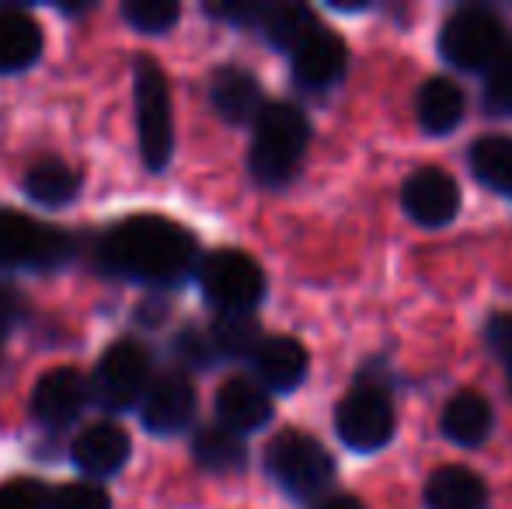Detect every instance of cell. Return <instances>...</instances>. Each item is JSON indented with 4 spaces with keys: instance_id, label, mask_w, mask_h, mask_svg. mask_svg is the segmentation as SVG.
<instances>
[{
    "instance_id": "d6986e66",
    "label": "cell",
    "mask_w": 512,
    "mask_h": 509,
    "mask_svg": "<svg viewBox=\"0 0 512 509\" xmlns=\"http://www.w3.org/2000/svg\"><path fill=\"white\" fill-rule=\"evenodd\" d=\"M488 503V485L471 468H446L432 471L425 482V506L429 509H485Z\"/></svg>"
},
{
    "instance_id": "4dcf8cb0",
    "label": "cell",
    "mask_w": 512,
    "mask_h": 509,
    "mask_svg": "<svg viewBox=\"0 0 512 509\" xmlns=\"http://www.w3.org/2000/svg\"><path fill=\"white\" fill-rule=\"evenodd\" d=\"M206 11L220 21H230V25H255V21H262L265 4H255V0H227V4H206Z\"/></svg>"
},
{
    "instance_id": "52a82bcc",
    "label": "cell",
    "mask_w": 512,
    "mask_h": 509,
    "mask_svg": "<svg viewBox=\"0 0 512 509\" xmlns=\"http://www.w3.org/2000/svg\"><path fill=\"white\" fill-rule=\"evenodd\" d=\"M74 255L70 234L25 217L0 210V265L7 269H56Z\"/></svg>"
},
{
    "instance_id": "ac0fdd59",
    "label": "cell",
    "mask_w": 512,
    "mask_h": 509,
    "mask_svg": "<svg viewBox=\"0 0 512 509\" xmlns=\"http://www.w3.org/2000/svg\"><path fill=\"white\" fill-rule=\"evenodd\" d=\"M467 112V98L460 91V84H453L450 77H432L418 88L415 98V116L422 123L425 133L432 136H446L464 123Z\"/></svg>"
},
{
    "instance_id": "7a4b0ae2",
    "label": "cell",
    "mask_w": 512,
    "mask_h": 509,
    "mask_svg": "<svg viewBox=\"0 0 512 509\" xmlns=\"http://www.w3.org/2000/svg\"><path fill=\"white\" fill-rule=\"evenodd\" d=\"M310 140L307 116L290 102L262 105L251 140V175L262 185H286L297 175Z\"/></svg>"
},
{
    "instance_id": "4316f807",
    "label": "cell",
    "mask_w": 512,
    "mask_h": 509,
    "mask_svg": "<svg viewBox=\"0 0 512 509\" xmlns=\"http://www.w3.org/2000/svg\"><path fill=\"white\" fill-rule=\"evenodd\" d=\"M122 18L136 28V32H168L178 18H182V7L175 0H126L122 4Z\"/></svg>"
},
{
    "instance_id": "ba28073f",
    "label": "cell",
    "mask_w": 512,
    "mask_h": 509,
    "mask_svg": "<svg viewBox=\"0 0 512 509\" xmlns=\"http://www.w3.org/2000/svg\"><path fill=\"white\" fill-rule=\"evenodd\" d=\"M150 387V356L136 342H115L102 356L91 381V398L105 408V412H126V408L140 405L143 394Z\"/></svg>"
},
{
    "instance_id": "3957f363",
    "label": "cell",
    "mask_w": 512,
    "mask_h": 509,
    "mask_svg": "<svg viewBox=\"0 0 512 509\" xmlns=\"http://www.w3.org/2000/svg\"><path fill=\"white\" fill-rule=\"evenodd\" d=\"M136 102V136H140V157L150 171H164L175 154V123H171V91L168 77L154 60L136 63L133 81Z\"/></svg>"
},
{
    "instance_id": "2e32d148",
    "label": "cell",
    "mask_w": 512,
    "mask_h": 509,
    "mask_svg": "<svg viewBox=\"0 0 512 509\" xmlns=\"http://www.w3.org/2000/svg\"><path fill=\"white\" fill-rule=\"evenodd\" d=\"M126 461H129V436L115 422L88 426L74 440V464L81 468V475L108 478L126 468Z\"/></svg>"
},
{
    "instance_id": "1f68e13d",
    "label": "cell",
    "mask_w": 512,
    "mask_h": 509,
    "mask_svg": "<svg viewBox=\"0 0 512 509\" xmlns=\"http://www.w3.org/2000/svg\"><path fill=\"white\" fill-rule=\"evenodd\" d=\"M488 346H492V353L502 360V367H506V374H509V384H512V314H495V318L488 321Z\"/></svg>"
},
{
    "instance_id": "7c38bea8",
    "label": "cell",
    "mask_w": 512,
    "mask_h": 509,
    "mask_svg": "<svg viewBox=\"0 0 512 509\" xmlns=\"http://www.w3.org/2000/svg\"><path fill=\"white\" fill-rule=\"evenodd\" d=\"M88 381L74 367H56L39 377L32 391V415L42 426H70L88 405Z\"/></svg>"
},
{
    "instance_id": "44dd1931",
    "label": "cell",
    "mask_w": 512,
    "mask_h": 509,
    "mask_svg": "<svg viewBox=\"0 0 512 509\" xmlns=\"http://www.w3.org/2000/svg\"><path fill=\"white\" fill-rule=\"evenodd\" d=\"M42 56V28L25 11H0V74H21Z\"/></svg>"
},
{
    "instance_id": "836d02e7",
    "label": "cell",
    "mask_w": 512,
    "mask_h": 509,
    "mask_svg": "<svg viewBox=\"0 0 512 509\" xmlns=\"http://www.w3.org/2000/svg\"><path fill=\"white\" fill-rule=\"evenodd\" d=\"M25 297L14 286L0 283V332H11L21 318H25Z\"/></svg>"
},
{
    "instance_id": "7402d4cb",
    "label": "cell",
    "mask_w": 512,
    "mask_h": 509,
    "mask_svg": "<svg viewBox=\"0 0 512 509\" xmlns=\"http://www.w3.org/2000/svg\"><path fill=\"white\" fill-rule=\"evenodd\" d=\"M25 196L42 206H67L81 192V175L63 161H35L25 171Z\"/></svg>"
},
{
    "instance_id": "8992f818",
    "label": "cell",
    "mask_w": 512,
    "mask_h": 509,
    "mask_svg": "<svg viewBox=\"0 0 512 509\" xmlns=\"http://www.w3.org/2000/svg\"><path fill=\"white\" fill-rule=\"evenodd\" d=\"M506 49V25L492 11H481V7L457 11L443 25V35H439V53L460 70H492L506 56Z\"/></svg>"
},
{
    "instance_id": "e0dca14e",
    "label": "cell",
    "mask_w": 512,
    "mask_h": 509,
    "mask_svg": "<svg viewBox=\"0 0 512 509\" xmlns=\"http://www.w3.org/2000/svg\"><path fill=\"white\" fill-rule=\"evenodd\" d=\"M209 98H213V109L220 112V119L234 126L251 123L262 112V84H258L255 74L241 67L216 70L213 84H209Z\"/></svg>"
},
{
    "instance_id": "30bf717a",
    "label": "cell",
    "mask_w": 512,
    "mask_h": 509,
    "mask_svg": "<svg viewBox=\"0 0 512 509\" xmlns=\"http://www.w3.org/2000/svg\"><path fill=\"white\" fill-rule=\"evenodd\" d=\"M405 210L422 227H446L460 210L457 178L443 168H418L405 182Z\"/></svg>"
},
{
    "instance_id": "d4e9b609",
    "label": "cell",
    "mask_w": 512,
    "mask_h": 509,
    "mask_svg": "<svg viewBox=\"0 0 512 509\" xmlns=\"http://www.w3.org/2000/svg\"><path fill=\"white\" fill-rule=\"evenodd\" d=\"M262 32L276 49H297L307 35L317 32L314 11L304 4H269L262 14Z\"/></svg>"
},
{
    "instance_id": "f546056e",
    "label": "cell",
    "mask_w": 512,
    "mask_h": 509,
    "mask_svg": "<svg viewBox=\"0 0 512 509\" xmlns=\"http://www.w3.org/2000/svg\"><path fill=\"white\" fill-rule=\"evenodd\" d=\"M0 509H49V496L32 478H14L0 485Z\"/></svg>"
},
{
    "instance_id": "5b68a950",
    "label": "cell",
    "mask_w": 512,
    "mask_h": 509,
    "mask_svg": "<svg viewBox=\"0 0 512 509\" xmlns=\"http://www.w3.org/2000/svg\"><path fill=\"white\" fill-rule=\"evenodd\" d=\"M199 286L220 314H251L265 297V272L251 255L223 248L199 265Z\"/></svg>"
},
{
    "instance_id": "9c48e42d",
    "label": "cell",
    "mask_w": 512,
    "mask_h": 509,
    "mask_svg": "<svg viewBox=\"0 0 512 509\" xmlns=\"http://www.w3.org/2000/svg\"><path fill=\"white\" fill-rule=\"evenodd\" d=\"M335 429L345 447L359 454L387 447L394 436V405L384 387H356L345 394L335 412Z\"/></svg>"
},
{
    "instance_id": "83f0119b",
    "label": "cell",
    "mask_w": 512,
    "mask_h": 509,
    "mask_svg": "<svg viewBox=\"0 0 512 509\" xmlns=\"http://www.w3.org/2000/svg\"><path fill=\"white\" fill-rule=\"evenodd\" d=\"M485 105L495 116H512V46L506 49V56L488 70Z\"/></svg>"
},
{
    "instance_id": "f1b7e54d",
    "label": "cell",
    "mask_w": 512,
    "mask_h": 509,
    "mask_svg": "<svg viewBox=\"0 0 512 509\" xmlns=\"http://www.w3.org/2000/svg\"><path fill=\"white\" fill-rule=\"evenodd\" d=\"M49 506L53 509H112V503H108V492L98 489V485H91V482L63 485V489L49 499Z\"/></svg>"
},
{
    "instance_id": "5bb4252c",
    "label": "cell",
    "mask_w": 512,
    "mask_h": 509,
    "mask_svg": "<svg viewBox=\"0 0 512 509\" xmlns=\"http://www.w3.org/2000/svg\"><path fill=\"white\" fill-rule=\"evenodd\" d=\"M251 367L258 374V384L265 391H293L297 384H304L310 356L290 335H269L258 342V349L251 353Z\"/></svg>"
},
{
    "instance_id": "d6a6232c",
    "label": "cell",
    "mask_w": 512,
    "mask_h": 509,
    "mask_svg": "<svg viewBox=\"0 0 512 509\" xmlns=\"http://www.w3.org/2000/svg\"><path fill=\"white\" fill-rule=\"evenodd\" d=\"M178 356H182L189 367H209V360H213V346H209L206 335L185 332L182 339H178Z\"/></svg>"
},
{
    "instance_id": "ffe728a7",
    "label": "cell",
    "mask_w": 512,
    "mask_h": 509,
    "mask_svg": "<svg viewBox=\"0 0 512 509\" xmlns=\"http://www.w3.org/2000/svg\"><path fill=\"white\" fill-rule=\"evenodd\" d=\"M492 422H495L492 405L478 391L453 394L450 405L443 408V433L457 447H481L488 440V433H492Z\"/></svg>"
},
{
    "instance_id": "484cf974",
    "label": "cell",
    "mask_w": 512,
    "mask_h": 509,
    "mask_svg": "<svg viewBox=\"0 0 512 509\" xmlns=\"http://www.w3.org/2000/svg\"><path fill=\"white\" fill-rule=\"evenodd\" d=\"M209 346L213 356H227V360H241L251 356L262 342V328H258L255 314H220L209 328Z\"/></svg>"
},
{
    "instance_id": "8fae6325",
    "label": "cell",
    "mask_w": 512,
    "mask_h": 509,
    "mask_svg": "<svg viewBox=\"0 0 512 509\" xmlns=\"http://www.w3.org/2000/svg\"><path fill=\"white\" fill-rule=\"evenodd\" d=\"M143 408V426L157 436L182 433L196 415V387L182 374H164L147 387L140 401Z\"/></svg>"
},
{
    "instance_id": "603a6c76",
    "label": "cell",
    "mask_w": 512,
    "mask_h": 509,
    "mask_svg": "<svg viewBox=\"0 0 512 509\" xmlns=\"http://www.w3.org/2000/svg\"><path fill=\"white\" fill-rule=\"evenodd\" d=\"M471 168L481 185L512 199V136H481L471 147Z\"/></svg>"
},
{
    "instance_id": "277c9868",
    "label": "cell",
    "mask_w": 512,
    "mask_h": 509,
    "mask_svg": "<svg viewBox=\"0 0 512 509\" xmlns=\"http://www.w3.org/2000/svg\"><path fill=\"white\" fill-rule=\"evenodd\" d=\"M265 468L276 478L279 489H286L297 499H310L331 482L335 475V461L331 454L307 433L286 429L265 450Z\"/></svg>"
},
{
    "instance_id": "4fadbf2b",
    "label": "cell",
    "mask_w": 512,
    "mask_h": 509,
    "mask_svg": "<svg viewBox=\"0 0 512 509\" xmlns=\"http://www.w3.org/2000/svg\"><path fill=\"white\" fill-rule=\"evenodd\" d=\"M345 67H349V49L342 35L328 28H317L293 49V77L304 88H331L335 81H342Z\"/></svg>"
},
{
    "instance_id": "e575fe53",
    "label": "cell",
    "mask_w": 512,
    "mask_h": 509,
    "mask_svg": "<svg viewBox=\"0 0 512 509\" xmlns=\"http://www.w3.org/2000/svg\"><path fill=\"white\" fill-rule=\"evenodd\" d=\"M314 509H366V506L359 503L356 496H328V499H321Z\"/></svg>"
},
{
    "instance_id": "6da1fadb",
    "label": "cell",
    "mask_w": 512,
    "mask_h": 509,
    "mask_svg": "<svg viewBox=\"0 0 512 509\" xmlns=\"http://www.w3.org/2000/svg\"><path fill=\"white\" fill-rule=\"evenodd\" d=\"M196 238L168 217H129L108 227L98 262L122 279H140L154 286H175L196 269Z\"/></svg>"
},
{
    "instance_id": "cb8c5ba5",
    "label": "cell",
    "mask_w": 512,
    "mask_h": 509,
    "mask_svg": "<svg viewBox=\"0 0 512 509\" xmlns=\"http://www.w3.org/2000/svg\"><path fill=\"white\" fill-rule=\"evenodd\" d=\"M192 454L213 475H230V471H241L248 464V447L241 443V436L223 426L203 429L196 436V443H192Z\"/></svg>"
},
{
    "instance_id": "9a60e30c",
    "label": "cell",
    "mask_w": 512,
    "mask_h": 509,
    "mask_svg": "<svg viewBox=\"0 0 512 509\" xmlns=\"http://www.w3.org/2000/svg\"><path fill=\"white\" fill-rule=\"evenodd\" d=\"M216 419H220L223 429L230 433H255L265 422L272 419V398L258 381H248V377H234L220 387L216 394Z\"/></svg>"
}]
</instances>
